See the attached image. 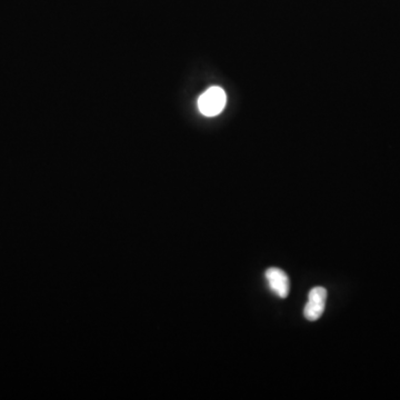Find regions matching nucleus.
I'll return each mask as SVG.
<instances>
[{"instance_id": "2", "label": "nucleus", "mask_w": 400, "mask_h": 400, "mask_svg": "<svg viewBox=\"0 0 400 400\" xmlns=\"http://www.w3.org/2000/svg\"><path fill=\"white\" fill-rule=\"evenodd\" d=\"M326 288L323 287H314L308 294L306 306L303 308V316L309 321H316L323 316L327 301Z\"/></svg>"}, {"instance_id": "3", "label": "nucleus", "mask_w": 400, "mask_h": 400, "mask_svg": "<svg viewBox=\"0 0 400 400\" xmlns=\"http://www.w3.org/2000/svg\"><path fill=\"white\" fill-rule=\"evenodd\" d=\"M265 278L269 288L277 294L281 299L288 297L289 290H290V281H289L288 274L283 272V269L277 267H270L265 272Z\"/></svg>"}, {"instance_id": "1", "label": "nucleus", "mask_w": 400, "mask_h": 400, "mask_svg": "<svg viewBox=\"0 0 400 400\" xmlns=\"http://www.w3.org/2000/svg\"><path fill=\"white\" fill-rule=\"evenodd\" d=\"M226 105V94L220 87H212L203 92L198 99V107L201 114L214 117L223 112Z\"/></svg>"}]
</instances>
